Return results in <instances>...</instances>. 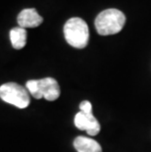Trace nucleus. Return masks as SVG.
<instances>
[{
	"mask_svg": "<svg viewBox=\"0 0 151 152\" xmlns=\"http://www.w3.org/2000/svg\"><path fill=\"white\" fill-rule=\"evenodd\" d=\"M126 23V17L118 9H107L99 13L94 21L95 28L100 35H111L120 33Z\"/></svg>",
	"mask_w": 151,
	"mask_h": 152,
	"instance_id": "nucleus-1",
	"label": "nucleus"
},
{
	"mask_svg": "<svg viewBox=\"0 0 151 152\" xmlns=\"http://www.w3.org/2000/svg\"><path fill=\"white\" fill-rule=\"evenodd\" d=\"M64 37L71 46L82 49L88 43L89 30L81 18H71L64 26Z\"/></svg>",
	"mask_w": 151,
	"mask_h": 152,
	"instance_id": "nucleus-2",
	"label": "nucleus"
},
{
	"mask_svg": "<svg viewBox=\"0 0 151 152\" xmlns=\"http://www.w3.org/2000/svg\"><path fill=\"white\" fill-rule=\"evenodd\" d=\"M26 87L35 99L43 97L48 101H54L60 96V86L53 77L31 80L26 83Z\"/></svg>",
	"mask_w": 151,
	"mask_h": 152,
	"instance_id": "nucleus-3",
	"label": "nucleus"
},
{
	"mask_svg": "<svg viewBox=\"0 0 151 152\" xmlns=\"http://www.w3.org/2000/svg\"><path fill=\"white\" fill-rule=\"evenodd\" d=\"M0 98L21 109L27 108L31 102L28 89L16 83H7L0 86Z\"/></svg>",
	"mask_w": 151,
	"mask_h": 152,
	"instance_id": "nucleus-4",
	"label": "nucleus"
},
{
	"mask_svg": "<svg viewBox=\"0 0 151 152\" xmlns=\"http://www.w3.org/2000/svg\"><path fill=\"white\" fill-rule=\"evenodd\" d=\"M80 111L75 116V126L79 130L85 131L89 135H96L100 132V124L93 116L91 103L85 100L80 104Z\"/></svg>",
	"mask_w": 151,
	"mask_h": 152,
	"instance_id": "nucleus-5",
	"label": "nucleus"
},
{
	"mask_svg": "<svg viewBox=\"0 0 151 152\" xmlns=\"http://www.w3.org/2000/svg\"><path fill=\"white\" fill-rule=\"evenodd\" d=\"M17 21L21 28H36L42 24L43 18L38 14L35 9L28 8L20 12Z\"/></svg>",
	"mask_w": 151,
	"mask_h": 152,
	"instance_id": "nucleus-6",
	"label": "nucleus"
},
{
	"mask_svg": "<svg viewBox=\"0 0 151 152\" xmlns=\"http://www.w3.org/2000/svg\"><path fill=\"white\" fill-rule=\"evenodd\" d=\"M74 146L78 152H102V148L97 141L86 137H76Z\"/></svg>",
	"mask_w": 151,
	"mask_h": 152,
	"instance_id": "nucleus-7",
	"label": "nucleus"
},
{
	"mask_svg": "<svg viewBox=\"0 0 151 152\" xmlns=\"http://www.w3.org/2000/svg\"><path fill=\"white\" fill-rule=\"evenodd\" d=\"M10 40L13 48L20 50L24 48L27 43V31L24 28L18 27L10 31Z\"/></svg>",
	"mask_w": 151,
	"mask_h": 152,
	"instance_id": "nucleus-8",
	"label": "nucleus"
}]
</instances>
